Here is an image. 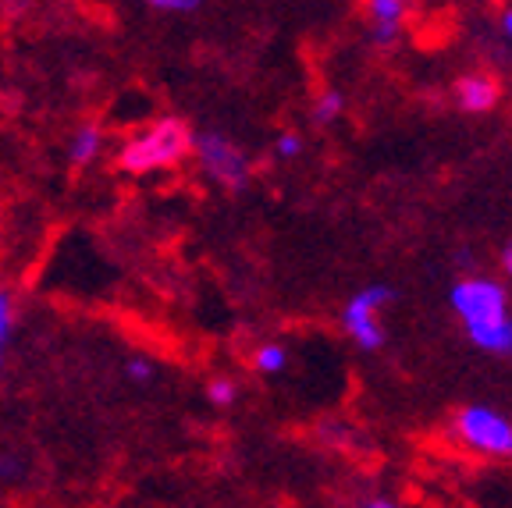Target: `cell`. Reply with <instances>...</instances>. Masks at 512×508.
<instances>
[{"label": "cell", "mask_w": 512, "mask_h": 508, "mask_svg": "<svg viewBox=\"0 0 512 508\" xmlns=\"http://www.w3.org/2000/svg\"><path fill=\"white\" fill-rule=\"evenodd\" d=\"M456 104L470 114H484L498 104V82L491 75H466L456 82Z\"/></svg>", "instance_id": "8992f818"}, {"label": "cell", "mask_w": 512, "mask_h": 508, "mask_svg": "<svg viewBox=\"0 0 512 508\" xmlns=\"http://www.w3.org/2000/svg\"><path fill=\"white\" fill-rule=\"evenodd\" d=\"M192 128L182 118H160L153 128L139 132L136 139H128L118 153V167L125 175H146V171H160L192 153Z\"/></svg>", "instance_id": "6da1fadb"}, {"label": "cell", "mask_w": 512, "mask_h": 508, "mask_svg": "<svg viewBox=\"0 0 512 508\" xmlns=\"http://www.w3.org/2000/svg\"><path fill=\"white\" fill-rule=\"evenodd\" d=\"M299 150H303V139H299L296 132H285V135H278V143H274V153H278L281 160H292V157H299Z\"/></svg>", "instance_id": "9a60e30c"}, {"label": "cell", "mask_w": 512, "mask_h": 508, "mask_svg": "<svg viewBox=\"0 0 512 508\" xmlns=\"http://www.w3.org/2000/svg\"><path fill=\"white\" fill-rule=\"evenodd\" d=\"M502 25H505V32H509V36H512V8H509V11H505V18H502Z\"/></svg>", "instance_id": "e0dca14e"}, {"label": "cell", "mask_w": 512, "mask_h": 508, "mask_svg": "<svg viewBox=\"0 0 512 508\" xmlns=\"http://www.w3.org/2000/svg\"><path fill=\"white\" fill-rule=\"evenodd\" d=\"M342 107H345L342 93L328 89V93H320V100L313 104V121H320V125H328V121H335L338 114H342Z\"/></svg>", "instance_id": "8fae6325"}, {"label": "cell", "mask_w": 512, "mask_h": 508, "mask_svg": "<svg viewBox=\"0 0 512 508\" xmlns=\"http://www.w3.org/2000/svg\"><path fill=\"white\" fill-rule=\"evenodd\" d=\"M367 11L374 18V40L392 43L399 36L402 18H406V0H367Z\"/></svg>", "instance_id": "52a82bcc"}, {"label": "cell", "mask_w": 512, "mask_h": 508, "mask_svg": "<svg viewBox=\"0 0 512 508\" xmlns=\"http://www.w3.org/2000/svg\"><path fill=\"white\" fill-rule=\"evenodd\" d=\"M466 331H470V338L480 345V349L498 352V356H509V352H512V320L509 317L484 320V324H470Z\"/></svg>", "instance_id": "ba28073f"}, {"label": "cell", "mask_w": 512, "mask_h": 508, "mask_svg": "<svg viewBox=\"0 0 512 508\" xmlns=\"http://www.w3.org/2000/svg\"><path fill=\"white\" fill-rule=\"evenodd\" d=\"M153 374H157V370H153V363L146 356H132L125 363V377L132 384H150L153 381Z\"/></svg>", "instance_id": "5bb4252c"}, {"label": "cell", "mask_w": 512, "mask_h": 508, "mask_svg": "<svg viewBox=\"0 0 512 508\" xmlns=\"http://www.w3.org/2000/svg\"><path fill=\"white\" fill-rule=\"evenodd\" d=\"M452 310L470 324H484V320H498L505 317V292L502 285L495 281H484V278H470V281H459L452 288Z\"/></svg>", "instance_id": "5b68a950"}, {"label": "cell", "mask_w": 512, "mask_h": 508, "mask_svg": "<svg viewBox=\"0 0 512 508\" xmlns=\"http://www.w3.org/2000/svg\"><path fill=\"white\" fill-rule=\"evenodd\" d=\"M456 434L466 445H473L477 452L488 455H512V423L505 416L491 413V409H463L456 416Z\"/></svg>", "instance_id": "3957f363"}, {"label": "cell", "mask_w": 512, "mask_h": 508, "mask_svg": "<svg viewBox=\"0 0 512 508\" xmlns=\"http://www.w3.org/2000/svg\"><path fill=\"white\" fill-rule=\"evenodd\" d=\"M192 153L200 157V167L221 185V189L239 192L249 185L253 164H249L246 153H242L224 132H196L192 135Z\"/></svg>", "instance_id": "7a4b0ae2"}, {"label": "cell", "mask_w": 512, "mask_h": 508, "mask_svg": "<svg viewBox=\"0 0 512 508\" xmlns=\"http://www.w3.org/2000/svg\"><path fill=\"white\" fill-rule=\"evenodd\" d=\"M207 398L214 405H235V398H239V388H235V381H224V377H217V381L207 384Z\"/></svg>", "instance_id": "4fadbf2b"}, {"label": "cell", "mask_w": 512, "mask_h": 508, "mask_svg": "<svg viewBox=\"0 0 512 508\" xmlns=\"http://www.w3.org/2000/svg\"><path fill=\"white\" fill-rule=\"evenodd\" d=\"M100 150H104V132L96 125H82L68 143V160H72V167H86L93 164Z\"/></svg>", "instance_id": "9c48e42d"}, {"label": "cell", "mask_w": 512, "mask_h": 508, "mask_svg": "<svg viewBox=\"0 0 512 508\" xmlns=\"http://www.w3.org/2000/svg\"><path fill=\"white\" fill-rule=\"evenodd\" d=\"M11 334H15V299L8 288H0V363L8 356Z\"/></svg>", "instance_id": "30bf717a"}, {"label": "cell", "mask_w": 512, "mask_h": 508, "mask_svg": "<svg viewBox=\"0 0 512 508\" xmlns=\"http://www.w3.org/2000/svg\"><path fill=\"white\" fill-rule=\"evenodd\" d=\"M285 363H288V356L281 345H264V349L256 352V370H260V374H281Z\"/></svg>", "instance_id": "7c38bea8"}, {"label": "cell", "mask_w": 512, "mask_h": 508, "mask_svg": "<svg viewBox=\"0 0 512 508\" xmlns=\"http://www.w3.org/2000/svg\"><path fill=\"white\" fill-rule=\"evenodd\" d=\"M146 4L157 11H196L203 0H146Z\"/></svg>", "instance_id": "2e32d148"}, {"label": "cell", "mask_w": 512, "mask_h": 508, "mask_svg": "<svg viewBox=\"0 0 512 508\" xmlns=\"http://www.w3.org/2000/svg\"><path fill=\"white\" fill-rule=\"evenodd\" d=\"M505 270H509V274H512V246L505 249Z\"/></svg>", "instance_id": "ac0fdd59"}, {"label": "cell", "mask_w": 512, "mask_h": 508, "mask_svg": "<svg viewBox=\"0 0 512 508\" xmlns=\"http://www.w3.org/2000/svg\"><path fill=\"white\" fill-rule=\"evenodd\" d=\"M388 299H392L388 288L370 285V288H363L360 295H352L349 306H345V331L356 338L360 349L374 352L384 345V331H381V324H377V310H381Z\"/></svg>", "instance_id": "277c9868"}]
</instances>
